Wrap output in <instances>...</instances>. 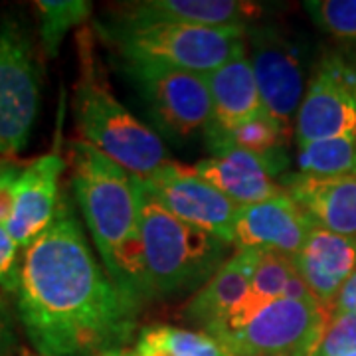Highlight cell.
Here are the masks:
<instances>
[{
    "label": "cell",
    "instance_id": "1",
    "mask_svg": "<svg viewBox=\"0 0 356 356\" xmlns=\"http://www.w3.org/2000/svg\"><path fill=\"white\" fill-rule=\"evenodd\" d=\"M18 318L40 356H105L127 348L143 303L93 255L74 204L22 255Z\"/></svg>",
    "mask_w": 356,
    "mask_h": 356
},
{
    "label": "cell",
    "instance_id": "2",
    "mask_svg": "<svg viewBox=\"0 0 356 356\" xmlns=\"http://www.w3.org/2000/svg\"><path fill=\"white\" fill-rule=\"evenodd\" d=\"M72 191L109 277L145 303V264L135 178L83 140L70 145Z\"/></svg>",
    "mask_w": 356,
    "mask_h": 356
},
{
    "label": "cell",
    "instance_id": "3",
    "mask_svg": "<svg viewBox=\"0 0 356 356\" xmlns=\"http://www.w3.org/2000/svg\"><path fill=\"white\" fill-rule=\"evenodd\" d=\"M135 184L147 299L196 293L228 259L234 245L178 220L137 178Z\"/></svg>",
    "mask_w": 356,
    "mask_h": 356
},
{
    "label": "cell",
    "instance_id": "4",
    "mask_svg": "<svg viewBox=\"0 0 356 356\" xmlns=\"http://www.w3.org/2000/svg\"><path fill=\"white\" fill-rule=\"evenodd\" d=\"M248 28H198L127 18L117 10L95 22V32L119 62L154 64L210 76L228 62Z\"/></svg>",
    "mask_w": 356,
    "mask_h": 356
},
{
    "label": "cell",
    "instance_id": "5",
    "mask_svg": "<svg viewBox=\"0 0 356 356\" xmlns=\"http://www.w3.org/2000/svg\"><path fill=\"white\" fill-rule=\"evenodd\" d=\"M74 119L83 143L137 180H147L170 163L159 133L131 113L88 65L74 89Z\"/></svg>",
    "mask_w": 356,
    "mask_h": 356
},
{
    "label": "cell",
    "instance_id": "6",
    "mask_svg": "<svg viewBox=\"0 0 356 356\" xmlns=\"http://www.w3.org/2000/svg\"><path fill=\"white\" fill-rule=\"evenodd\" d=\"M329 311L315 299H275L248 315L226 318L210 327L232 356H291L307 341L323 334Z\"/></svg>",
    "mask_w": 356,
    "mask_h": 356
},
{
    "label": "cell",
    "instance_id": "7",
    "mask_svg": "<svg viewBox=\"0 0 356 356\" xmlns=\"http://www.w3.org/2000/svg\"><path fill=\"white\" fill-rule=\"evenodd\" d=\"M245 44L266 113L291 127L315 67L309 42L280 24L255 22Z\"/></svg>",
    "mask_w": 356,
    "mask_h": 356
},
{
    "label": "cell",
    "instance_id": "8",
    "mask_svg": "<svg viewBox=\"0 0 356 356\" xmlns=\"http://www.w3.org/2000/svg\"><path fill=\"white\" fill-rule=\"evenodd\" d=\"M154 127L175 140L191 139L212 121L208 76L165 65L119 62Z\"/></svg>",
    "mask_w": 356,
    "mask_h": 356
},
{
    "label": "cell",
    "instance_id": "9",
    "mask_svg": "<svg viewBox=\"0 0 356 356\" xmlns=\"http://www.w3.org/2000/svg\"><path fill=\"white\" fill-rule=\"evenodd\" d=\"M343 135H356V42L318 56L295 119L297 147Z\"/></svg>",
    "mask_w": 356,
    "mask_h": 356
},
{
    "label": "cell",
    "instance_id": "10",
    "mask_svg": "<svg viewBox=\"0 0 356 356\" xmlns=\"http://www.w3.org/2000/svg\"><path fill=\"white\" fill-rule=\"evenodd\" d=\"M40 107V65L32 40L16 18L0 20V154L20 153Z\"/></svg>",
    "mask_w": 356,
    "mask_h": 356
},
{
    "label": "cell",
    "instance_id": "11",
    "mask_svg": "<svg viewBox=\"0 0 356 356\" xmlns=\"http://www.w3.org/2000/svg\"><path fill=\"white\" fill-rule=\"evenodd\" d=\"M139 182L172 216L232 243L240 206L202 180L192 166L166 163Z\"/></svg>",
    "mask_w": 356,
    "mask_h": 356
},
{
    "label": "cell",
    "instance_id": "12",
    "mask_svg": "<svg viewBox=\"0 0 356 356\" xmlns=\"http://www.w3.org/2000/svg\"><path fill=\"white\" fill-rule=\"evenodd\" d=\"M65 161L60 153L42 154L22 166L16 182L13 216L6 224L14 242L26 252L40 236L50 228L62 202L60 178Z\"/></svg>",
    "mask_w": 356,
    "mask_h": 356
},
{
    "label": "cell",
    "instance_id": "13",
    "mask_svg": "<svg viewBox=\"0 0 356 356\" xmlns=\"http://www.w3.org/2000/svg\"><path fill=\"white\" fill-rule=\"evenodd\" d=\"M313 222L285 192L238 208L232 245L236 250L280 252L293 257L305 243Z\"/></svg>",
    "mask_w": 356,
    "mask_h": 356
},
{
    "label": "cell",
    "instance_id": "14",
    "mask_svg": "<svg viewBox=\"0 0 356 356\" xmlns=\"http://www.w3.org/2000/svg\"><path fill=\"white\" fill-rule=\"evenodd\" d=\"M287 163V159H264L238 149H224L198 161L192 170L234 204L248 206L285 194L275 175H280Z\"/></svg>",
    "mask_w": 356,
    "mask_h": 356
},
{
    "label": "cell",
    "instance_id": "15",
    "mask_svg": "<svg viewBox=\"0 0 356 356\" xmlns=\"http://www.w3.org/2000/svg\"><path fill=\"white\" fill-rule=\"evenodd\" d=\"M291 259L315 301L331 313L337 295L356 271V236L313 226Z\"/></svg>",
    "mask_w": 356,
    "mask_h": 356
},
{
    "label": "cell",
    "instance_id": "16",
    "mask_svg": "<svg viewBox=\"0 0 356 356\" xmlns=\"http://www.w3.org/2000/svg\"><path fill=\"white\" fill-rule=\"evenodd\" d=\"M113 10L139 20H163L198 28H250L261 14L264 4L248 0H139L123 2Z\"/></svg>",
    "mask_w": 356,
    "mask_h": 356
},
{
    "label": "cell",
    "instance_id": "17",
    "mask_svg": "<svg viewBox=\"0 0 356 356\" xmlns=\"http://www.w3.org/2000/svg\"><path fill=\"white\" fill-rule=\"evenodd\" d=\"M281 184L313 226L356 236V177L318 178L293 172L281 178Z\"/></svg>",
    "mask_w": 356,
    "mask_h": 356
},
{
    "label": "cell",
    "instance_id": "18",
    "mask_svg": "<svg viewBox=\"0 0 356 356\" xmlns=\"http://www.w3.org/2000/svg\"><path fill=\"white\" fill-rule=\"evenodd\" d=\"M259 257V250H236L188 299L182 309V317L191 325L200 327V331H208L229 313H234L250 293Z\"/></svg>",
    "mask_w": 356,
    "mask_h": 356
},
{
    "label": "cell",
    "instance_id": "19",
    "mask_svg": "<svg viewBox=\"0 0 356 356\" xmlns=\"http://www.w3.org/2000/svg\"><path fill=\"white\" fill-rule=\"evenodd\" d=\"M208 86L212 95V121L206 131H224L266 113L245 40L226 64L208 76Z\"/></svg>",
    "mask_w": 356,
    "mask_h": 356
},
{
    "label": "cell",
    "instance_id": "20",
    "mask_svg": "<svg viewBox=\"0 0 356 356\" xmlns=\"http://www.w3.org/2000/svg\"><path fill=\"white\" fill-rule=\"evenodd\" d=\"M289 131L291 127H285L271 115L261 113L245 119L236 127L204 131V135L214 153L224 149H238L264 159H287L285 143L289 140Z\"/></svg>",
    "mask_w": 356,
    "mask_h": 356
},
{
    "label": "cell",
    "instance_id": "21",
    "mask_svg": "<svg viewBox=\"0 0 356 356\" xmlns=\"http://www.w3.org/2000/svg\"><path fill=\"white\" fill-rule=\"evenodd\" d=\"M133 356H232L228 348L204 331H192L170 325H153L140 329Z\"/></svg>",
    "mask_w": 356,
    "mask_h": 356
},
{
    "label": "cell",
    "instance_id": "22",
    "mask_svg": "<svg viewBox=\"0 0 356 356\" xmlns=\"http://www.w3.org/2000/svg\"><path fill=\"white\" fill-rule=\"evenodd\" d=\"M301 175L318 178L356 177V135L313 140L297 151Z\"/></svg>",
    "mask_w": 356,
    "mask_h": 356
},
{
    "label": "cell",
    "instance_id": "23",
    "mask_svg": "<svg viewBox=\"0 0 356 356\" xmlns=\"http://www.w3.org/2000/svg\"><path fill=\"white\" fill-rule=\"evenodd\" d=\"M295 275H297V269L293 266V259L289 255L280 254V252H261L259 264L255 267V273L252 277L250 293L245 295L242 303L236 307V311L229 313L226 318L242 317L267 301H275V299L285 297V291ZM226 318H222V321H226Z\"/></svg>",
    "mask_w": 356,
    "mask_h": 356
},
{
    "label": "cell",
    "instance_id": "24",
    "mask_svg": "<svg viewBox=\"0 0 356 356\" xmlns=\"http://www.w3.org/2000/svg\"><path fill=\"white\" fill-rule=\"evenodd\" d=\"M40 16V40L48 58H56L67 32L81 26L93 10L88 0H36Z\"/></svg>",
    "mask_w": 356,
    "mask_h": 356
},
{
    "label": "cell",
    "instance_id": "25",
    "mask_svg": "<svg viewBox=\"0 0 356 356\" xmlns=\"http://www.w3.org/2000/svg\"><path fill=\"white\" fill-rule=\"evenodd\" d=\"M303 8L318 30L341 42H356V0H307Z\"/></svg>",
    "mask_w": 356,
    "mask_h": 356
},
{
    "label": "cell",
    "instance_id": "26",
    "mask_svg": "<svg viewBox=\"0 0 356 356\" xmlns=\"http://www.w3.org/2000/svg\"><path fill=\"white\" fill-rule=\"evenodd\" d=\"M356 353V313L329 315L317 356H346Z\"/></svg>",
    "mask_w": 356,
    "mask_h": 356
},
{
    "label": "cell",
    "instance_id": "27",
    "mask_svg": "<svg viewBox=\"0 0 356 356\" xmlns=\"http://www.w3.org/2000/svg\"><path fill=\"white\" fill-rule=\"evenodd\" d=\"M20 252H22L20 245L14 242L6 226H0V289L14 295L18 293L20 269H22Z\"/></svg>",
    "mask_w": 356,
    "mask_h": 356
},
{
    "label": "cell",
    "instance_id": "28",
    "mask_svg": "<svg viewBox=\"0 0 356 356\" xmlns=\"http://www.w3.org/2000/svg\"><path fill=\"white\" fill-rule=\"evenodd\" d=\"M22 172V166L13 161H0V226H6L13 216L16 182Z\"/></svg>",
    "mask_w": 356,
    "mask_h": 356
},
{
    "label": "cell",
    "instance_id": "29",
    "mask_svg": "<svg viewBox=\"0 0 356 356\" xmlns=\"http://www.w3.org/2000/svg\"><path fill=\"white\" fill-rule=\"evenodd\" d=\"M16 348H18V341H16L13 318L0 303V356H14Z\"/></svg>",
    "mask_w": 356,
    "mask_h": 356
},
{
    "label": "cell",
    "instance_id": "30",
    "mask_svg": "<svg viewBox=\"0 0 356 356\" xmlns=\"http://www.w3.org/2000/svg\"><path fill=\"white\" fill-rule=\"evenodd\" d=\"M334 313H356V271L348 277L341 293L337 295L329 315H334Z\"/></svg>",
    "mask_w": 356,
    "mask_h": 356
},
{
    "label": "cell",
    "instance_id": "31",
    "mask_svg": "<svg viewBox=\"0 0 356 356\" xmlns=\"http://www.w3.org/2000/svg\"><path fill=\"white\" fill-rule=\"evenodd\" d=\"M321 339H323V334H318V337H313L311 341H307L295 355L291 356H317L318 350V344H321Z\"/></svg>",
    "mask_w": 356,
    "mask_h": 356
},
{
    "label": "cell",
    "instance_id": "32",
    "mask_svg": "<svg viewBox=\"0 0 356 356\" xmlns=\"http://www.w3.org/2000/svg\"><path fill=\"white\" fill-rule=\"evenodd\" d=\"M105 356H133L131 355V348H123V350H117V353H111V355Z\"/></svg>",
    "mask_w": 356,
    "mask_h": 356
},
{
    "label": "cell",
    "instance_id": "33",
    "mask_svg": "<svg viewBox=\"0 0 356 356\" xmlns=\"http://www.w3.org/2000/svg\"><path fill=\"white\" fill-rule=\"evenodd\" d=\"M346 356H356V353H353V355H346Z\"/></svg>",
    "mask_w": 356,
    "mask_h": 356
}]
</instances>
